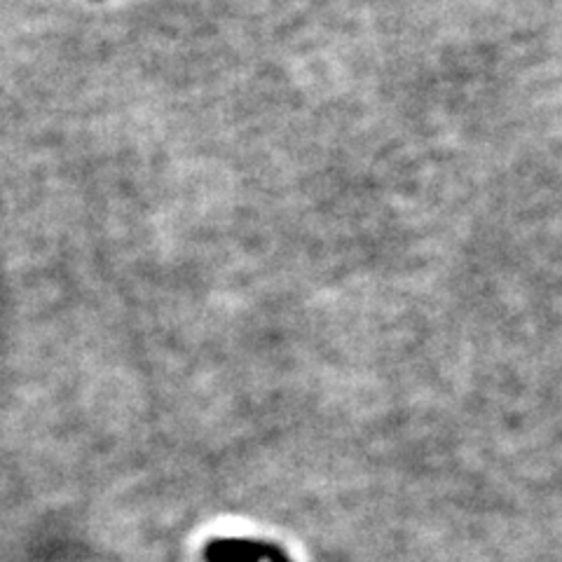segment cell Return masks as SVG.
Here are the masks:
<instances>
[{
    "mask_svg": "<svg viewBox=\"0 0 562 562\" xmlns=\"http://www.w3.org/2000/svg\"><path fill=\"white\" fill-rule=\"evenodd\" d=\"M202 558L204 562H293L277 543L258 539H211Z\"/></svg>",
    "mask_w": 562,
    "mask_h": 562,
    "instance_id": "1",
    "label": "cell"
}]
</instances>
